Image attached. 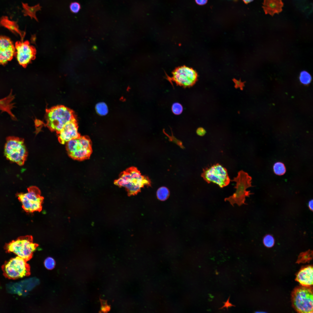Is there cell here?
<instances>
[{"label":"cell","mask_w":313,"mask_h":313,"mask_svg":"<svg viewBox=\"0 0 313 313\" xmlns=\"http://www.w3.org/2000/svg\"><path fill=\"white\" fill-rule=\"evenodd\" d=\"M197 4L199 5H203L207 2L208 0H195Z\"/></svg>","instance_id":"obj_30"},{"label":"cell","mask_w":313,"mask_h":313,"mask_svg":"<svg viewBox=\"0 0 313 313\" xmlns=\"http://www.w3.org/2000/svg\"><path fill=\"white\" fill-rule=\"evenodd\" d=\"M23 10L22 12L25 17L27 16L30 17L31 19H34L37 21L38 20L36 15L37 11L41 10V6L39 3L33 6H30L27 3H22Z\"/></svg>","instance_id":"obj_18"},{"label":"cell","mask_w":313,"mask_h":313,"mask_svg":"<svg viewBox=\"0 0 313 313\" xmlns=\"http://www.w3.org/2000/svg\"><path fill=\"white\" fill-rule=\"evenodd\" d=\"M172 73L171 80L177 85L185 88L192 86L197 79L196 72L192 68L185 66L176 68Z\"/></svg>","instance_id":"obj_11"},{"label":"cell","mask_w":313,"mask_h":313,"mask_svg":"<svg viewBox=\"0 0 313 313\" xmlns=\"http://www.w3.org/2000/svg\"><path fill=\"white\" fill-rule=\"evenodd\" d=\"M58 140L62 144L80 137L76 119L67 123L58 133Z\"/></svg>","instance_id":"obj_13"},{"label":"cell","mask_w":313,"mask_h":313,"mask_svg":"<svg viewBox=\"0 0 313 313\" xmlns=\"http://www.w3.org/2000/svg\"><path fill=\"white\" fill-rule=\"evenodd\" d=\"M46 126L52 131L58 133L68 123L76 119L74 112L63 105L46 109Z\"/></svg>","instance_id":"obj_2"},{"label":"cell","mask_w":313,"mask_h":313,"mask_svg":"<svg viewBox=\"0 0 313 313\" xmlns=\"http://www.w3.org/2000/svg\"><path fill=\"white\" fill-rule=\"evenodd\" d=\"M26 261L18 256L5 262L2 267L4 276L10 279H17L28 275L30 267Z\"/></svg>","instance_id":"obj_9"},{"label":"cell","mask_w":313,"mask_h":313,"mask_svg":"<svg viewBox=\"0 0 313 313\" xmlns=\"http://www.w3.org/2000/svg\"><path fill=\"white\" fill-rule=\"evenodd\" d=\"M299 79L301 83L304 85H307L311 82L312 77L310 74L307 72L303 71L300 73Z\"/></svg>","instance_id":"obj_23"},{"label":"cell","mask_w":313,"mask_h":313,"mask_svg":"<svg viewBox=\"0 0 313 313\" xmlns=\"http://www.w3.org/2000/svg\"><path fill=\"white\" fill-rule=\"evenodd\" d=\"M313 270L312 265L303 267L297 273L295 280L301 286H311L313 285Z\"/></svg>","instance_id":"obj_15"},{"label":"cell","mask_w":313,"mask_h":313,"mask_svg":"<svg viewBox=\"0 0 313 313\" xmlns=\"http://www.w3.org/2000/svg\"><path fill=\"white\" fill-rule=\"evenodd\" d=\"M283 6L281 0H264L263 7L266 13L273 15L280 12Z\"/></svg>","instance_id":"obj_16"},{"label":"cell","mask_w":313,"mask_h":313,"mask_svg":"<svg viewBox=\"0 0 313 313\" xmlns=\"http://www.w3.org/2000/svg\"><path fill=\"white\" fill-rule=\"evenodd\" d=\"M38 246L33 243L32 236L27 235L19 237L6 244L4 248L7 252L13 253L27 261L32 258Z\"/></svg>","instance_id":"obj_5"},{"label":"cell","mask_w":313,"mask_h":313,"mask_svg":"<svg viewBox=\"0 0 313 313\" xmlns=\"http://www.w3.org/2000/svg\"><path fill=\"white\" fill-rule=\"evenodd\" d=\"M201 176L207 183L216 184L221 188L230 182L226 169L218 163L203 169Z\"/></svg>","instance_id":"obj_10"},{"label":"cell","mask_w":313,"mask_h":313,"mask_svg":"<svg viewBox=\"0 0 313 313\" xmlns=\"http://www.w3.org/2000/svg\"><path fill=\"white\" fill-rule=\"evenodd\" d=\"M170 192L168 189L165 187L159 188L156 192V196L158 199L162 201H165L168 197Z\"/></svg>","instance_id":"obj_20"},{"label":"cell","mask_w":313,"mask_h":313,"mask_svg":"<svg viewBox=\"0 0 313 313\" xmlns=\"http://www.w3.org/2000/svg\"><path fill=\"white\" fill-rule=\"evenodd\" d=\"M244 2L248 3L252 2L254 0H243Z\"/></svg>","instance_id":"obj_32"},{"label":"cell","mask_w":313,"mask_h":313,"mask_svg":"<svg viewBox=\"0 0 313 313\" xmlns=\"http://www.w3.org/2000/svg\"><path fill=\"white\" fill-rule=\"evenodd\" d=\"M68 153L72 159L82 161L88 159L92 150L91 142L88 137L83 136L71 140L66 143Z\"/></svg>","instance_id":"obj_7"},{"label":"cell","mask_w":313,"mask_h":313,"mask_svg":"<svg viewBox=\"0 0 313 313\" xmlns=\"http://www.w3.org/2000/svg\"><path fill=\"white\" fill-rule=\"evenodd\" d=\"M26 193H20L17 196L22 204L23 209L27 212H40L42 210V204L44 198L37 187L32 186L27 188Z\"/></svg>","instance_id":"obj_8"},{"label":"cell","mask_w":313,"mask_h":313,"mask_svg":"<svg viewBox=\"0 0 313 313\" xmlns=\"http://www.w3.org/2000/svg\"><path fill=\"white\" fill-rule=\"evenodd\" d=\"M15 56L19 64L25 68L35 57L36 50L28 41H18L15 43Z\"/></svg>","instance_id":"obj_12"},{"label":"cell","mask_w":313,"mask_h":313,"mask_svg":"<svg viewBox=\"0 0 313 313\" xmlns=\"http://www.w3.org/2000/svg\"><path fill=\"white\" fill-rule=\"evenodd\" d=\"M252 177L246 172L243 170L239 172L237 176L232 180L236 183L234 186L236 192L232 195L225 198V201H228L233 206L235 204L239 206L246 204V197L253 194L250 191L247 190L249 188L252 187Z\"/></svg>","instance_id":"obj_3"},{"label":"cell","mask_w":313,"mask_h":313,"mask_svg":"<svg viewBox=\"0 0 313 313\" xmlns=\"http://www.w3.org/2000/svg\"><path fill=\"white\" fill-rule=\"evenodd\" d=\"M313 252L310 250L300 254L298 256L297 263H304L309 262L312 258Z\"/></svg>","instance_id":"obj_19"},{"label":"cell","mask_w":313,"mask_h":313,"mask_svg":"<svg viewBox=\"0 0 313 313\" xmlns=\"http://www.w3.org/2000/svg\"><path fill=\"white\" fill-rule=\"evenodd\" d=\"M70 11L72 13L76 14L79 12L81 9L80 4L78 2H73L71 3L69 6Z\"/></svg>","instance_id":"obj_26"},{"label":"cell","mask_w":313,"mask_h":313,"mask_svg":"<svg viewBox=\"0 0 313 313\" xmlns=\"http://www.w3.org/2000/svg\"><path fill=\"white\" fill-rule=\"evenodd\" d=\"M196 132L198 135L200 136H202L204 135L205 134V131L203 128H200L197 129L196 131Z\"/></svg>","instance_id":"obj_29"},{"label":"cell","mask_w":313,"mask_h":313,"mask_svg":"<svg viewBox=\"0 0 313 313\" xmlns=\"http://www.w3.org/2000/svg\"><path fill=\"white\" fill-rule=\"evenodd\" d=\"M44 265L46 268L48 270H52L55 267V262L54 259L51 257L46 258L44 261Z\"/></svg>","instance_id":"obj_25"},{"label":"cell","mask_w":313,"mask_h":313,"mask_svg":"<svg viewBox=\"0 0 313 313\" xmlns=\"http://www.w3.org/2000/svg\"><path fill=\"white\" fill-rule=\"evenodd\" d=\"M114 183L119 187L125 188L130 194L137 193L145 186L151 185L148 177L142 175L134 167H130L122 172Z\"/></svg>","instance_id":"obj_1"},{"label":"cell","mask_w":313,"mask_h":313,"mask_svg":"<svg viewBox=\"0 0 313 313\" xmlns=\"http://www.w3.org/2000/svg\"><path fill=\"white\" fill-rule=\"evenodd\" d=\"M230 298V296H229V297L228 299L227 300V301L226 302L223 303H224V305L223 306H222V307L220 308V309H222L223 308H224V307H226L227 308V309H228V307H231V306H235L234 305L232 304L231 303H230V302H229V300Z\"/></svg>","instance_id":"obj_28"},{"label":"cell","mask_w":313,"mask_h":313,"mask_svg":"<svg viewBox=\"0 0 313 313\" xmlns=\"http://www.w3.org/2000/svg\"><path fill=\"white\" fill-rule=\"evenodd\" d=\"M4 155L7 159L19 166L23 165L28 152L23 139L17 137H7L4 147Z\"/></svg>","instance_id":"obj_4"},{"label":"cell","mask_w":313,"mask_h":313,"mask_svg":"<svg viewBox=\"0 0 313 313\" xmlns=\"http://www.w3.org/2000/svg\"><path fill=\"white\" fill-rule=\"evenodd\" d=\"M95 109L97 114L101 116L105 115L108 111L107 105L103 102L98 103L96 105Z\"/></svg>","instance_id":"obj_21"},{"label":"cell","mask_w":313,"mask_h":313,"mask_svg":"<svg viewBox=\"0 0 313 313\" xmlns=\"http://www.w3.org/2000/svg\"><path fill=\"white\" fill-rule=\"evenodd\" d=\"M308 206L310 210L312 211L313 210V200H310L308 203Z\"/></svg>","instance_id":"obj_31"},{"label":"cell","mask_w":313,"mask_h":313,"mask_svg":"<svg viewBox=\"0 0 313 313\" xmlns=\"http://www.w3.org/2000/svg\"><path fill=\"white\" fill-rule=\"evenodd\" d=\"M172 112L174 114L178 115L181 114L183 110L182 105L178 103H175L172 105Z\"/></svg>","instance_id":"obj_27"},{"label":"cell","mask_w":313,"mask_h":313,"mask_svg":"<svg viewBox=\"0 0 313 313\" xmlns=\"http://www.w3.org/2000/svg\"><path fill=\"white\" fill-rule=\"evenodd\" d=\"M263 242L264 245L267 248L272 247L274 244L275 240L274 237L272 235L268 234L263 237Z\"/></svg>","instance_id":"obj_24"},{"label":"cell","mask_w":313,"mask_h":313,"mask_svg":"<svg viewBox=\"0 0 313 313\" xmlns=\"http://www.w3.org/2000/svg\"><path fill=\"white\" fill-rule=\"evenodd\" d=\"M1 26L8 29L14 33L19 34L21 37L24 35L23 32L19 29L17 21L10 20L7 16H3L0 18V27Z\"/></svg>","instance_id":"obj_17"},{"label":"cell","mask_w":313,"mask_h":313,"mask_svg":"<svg viewBox=\"0 0 313 313\" xmlns=\"http://www.w3.org/2000/svg\"><path fill=\"white\" fill-rule=\"evenodd\" d=\"M273 169L275 174L278 175H283L286 171L284 164L281 162L275 163L273 166Z\"/></svg>","instance_id":"obj_22"},{"label":"cell","mask_w":313,"mask_h":313,"mask_svg":"<svg viewBox=\"0 0 313 313\" xmlns=\"http://www.w3.org/2000/svg\"><path fill=\"white\" fill-rule=\"evenodd\" d=\"M15 47L9 38L0 36V64L4 65L12 59Z\"/></svg>","instance_id":"obj_14"},{"label":"cell","mask_w":313,"mask_h":313,"mask_svg":"<svg viewBox=\"0 0 313 313\" xmlns=\"http://www.w3.org/2000/svg\"><path fill=\"white\" fill-rule=\"evenodd\" d=\"M313 297V289L311 286L297 287L292 294V306L298 312L312 313Z\"/></svg>","instance_id":"obj_6"}]
</instances>
